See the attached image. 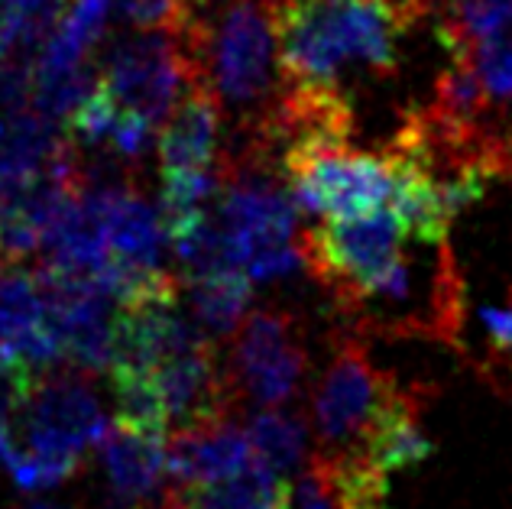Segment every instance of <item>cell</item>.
I'll return each mask as SVG.
<instances>
[{
	"instance_id": "cell-1",
	"label": "cell",
	"mask_w": 512,
	"mask_h": 509,
	"mask_svg": "<svg viewBox=\"0 0 512 509\" xmlns=\"http://www.w3.org/2000/svg\"><path fill=\"white\" fill-rule=\"evenodd\" d=\"M428 0H276L282 85L344 91L347 75H393Z\"/></svg>"
},
{
	"instance_id": "cell-2",
	"label": "cell",
	"mask_w": 512,
	"mask_h": 509,
	"mask_svg": "<svg viewBox=\"0 0 512 509\" xmlns=\"http://www.w3.org/2000/svg\"><path fill=\"white\" fill-rule=\"evenodd\" d=\"M175 36L188 52L195 85L237 117L244 137L263 130L282 95L276 0H188Z\"/></svg>"
},
{
	"instance_id": "cell-3",
	"label": "cell",
	"mask_w": 512,
	"mask_h": 509,
	"mask_svg": "<svg viewBox=\"0 0 512 509\" xmlns=\"http://www.w3.org/2000/svg\"><path fill=\"white\" fill-rule=\"evenodd\" d=\"M341 312L360 331L444 344L457 341L464 325V286L448 240L409 237L393 273L370 292L344 302Z\"/></svg>"
},
{
	"instance_id": "cell-4",
	"label": "cell",
	"mask_w": 512,
	"mask_h": 509,
	"mask_svg": "<svg viewBox=\"0 0 512 509\" xmlns=\"http://www.w3.org/2000/svg\"><path fill=\"white\" fill-rule=\"evenodd\" d=\"M402 399H409L399 390V383L380 373L357 338H341L331 364L321 377L315 399H312V419L321 458H357L389 412Z\"/></svg>"
},
{
	"instance_id": "cell-5",
	"label": "cell",
	"mask_w": 512,
	"mask_h": 509,
	"mask_svg": "<svg viewBox=\"0 0 512 509\" xmlns=\"http://www.w3.org/2000/svg\"><path fill=\"white\" fill-rule=\"evenodd\" d=\"M409 244L402 221L389 208H376L354 218H328L302 240L305 266L338 305L370 292L393 273Z\"/></svg>"
},
{
	"instance_id": "cell-6",
	"label": "cell",
	"mask_w": 512,
	"mask_h": 509,
	"mask_svg": "<svg viewBox=\"0 0 512 509\" xmlns=\"http://www.w3.org/2000/svg\"><path fill=\"white\" fill-rule=\"evenodd\" d=\"M282 179L295 208L325 218H354L386 208L396 192L393 156L354 153L350 146H318V150L282 156Z\"/></svg>"
},
{
	"instance_id": "cell-7",
	"label": "cell",
	"mask_w": 512,
	"mask_h": 509,
	"mask_svg": "<svg viewBox=\"0 0 512 509\" xmlns=\"http://www.w3.org/2000/svg\"><path fill=\"white\" fill-rule=\"evenodd\" d=\"M185 85H195L192 62L182 39L169 30H140L117 43L101 75V88L111 101L153 127L172 114Z\"/></svg>"
},
{
	"instance_id": "cell-8",
	"label": "cell",
	"mask_w": 512,
	"mask_h": 509,
	"mask_svg": "<svg viewBox=\"0 0 512 509\" xmlns=\"http://www.w3.org/2000/svg\"><path fill=\"white\" fill-rule=\"evenodd\" d=\"M234 334L231 364H227L234 396H244L256 406L289 403L308 370V354L295 318L279 308H256Z\"/></svg>"
},
{
	"instance_id": "cell-9",
	"label": "cell",
	"mask_w": 512,
	"mask_h": 509,
	"mask_svg": "<svg viewBox=\"0 0 512 509\" xmlns=\"http://www.w3.org/2000/svg\"><path fill=\"white\" fill-rule=\"evenodd\" d=\"M26 438L30 445L56 448L65 454H82L111 428V419L104 415L98 393L88 383L85 370H39L33 380V390L23 406Z\"/></svg>"
},
{
	"instance_id": "cell-10",
	"label": "cell",
	"mask_w": 512,
	"mask_h": 509,
	"mask_svg": "<svg viewBox=\"0 0 512 509\" xmlns=\"http://www.w3.org/2000/svg\"><path fill=\"white\" fill-rule=\"evenodd\" d=\"M101 464L117 509H156L166 497V432L114 422L101 438Z\"/></svg>"
},
{
	"instance_id": "cell-11",
	"label": "cell",
	"mask_w": 512,
	"mask_h": 509,
	"mask_svg": "<svg viewBox=\"0 0 512 509\" xmlns=\"http://www.w3.org/2000/svg\"><path fill=\"white\" fill-rule=\"evenodd\" d=\"M169 454V477L175 487H208L227 480L256 461L253 445L247 438V428L231 422V415L224 419H211L201 425L175 428L166 441Z\"/></svg>"
},
{
	"instance_id": "cell-12",
	"label": "cell",
	"mask_w": 512,
	"mask_h": 509,
	"mask_svg": "<svg viewBox=\"0 0 512 509\" xmlns=\"http://www.w3.org/2000/svg\"><path fill=\"white\" fill-rule=\"evenodd\" d=\"M0 360L46 370L62 360V347L46 321L39 279L17 266L0 270Z\"/></svg>"
},
{
	"instance_id": "cell-13",
	"label": "cell",
	"mask_w": 512,
	"mask_h": 509,
	"mask_svg": "<svg viewBox=\"0 0 512 509\" xmlns=\"http://www.w3.org/2000/svg\"><path fill=\"white\" fill-rule=\"evenodd\" d=\"M218 137L221 104L208 88L192 85L159 133V163L163 169H211Z\"/></svg>"
},
{
	"instance_id": "cell-14",
	"label": "cell",
	"mask_w": 512,
	"mask_h": 509,
	"mask_svg": "<svg viewBox=\"0 0 512 509\" xmlns=\"http://www.w3.org/2000/svg\"><path fill=\"white\" fill-rule=\"evenodd\" d=\"M250 276L240 270H214L205 276H188V315L208 334L221 341L240 328L250 308Z\"/></svg>"
},
{
	"instance_id": "cell-15",
	"label": "cell",
	"mask_w": 512,
	"mask_h": 509,
	"mask_svg": "<svg viewBox=\"0 0 512 509\" xmlns=\"http://www.w3.org/2000/svg\"><path fill=\"white\" fill-rule=\"evenodd\" d=\"M198 509H289L292 487L273 467L253 461L247 471L208 487H182Z\"/></svg>"
},
{
	"instance_id": "cell-16",
	"label": "cell",
	"mask_w": 512,
	"mask_h": 509,
	"mask_svg": "<svg viewBox=\"0 0 512 509\" xmlns=\"http://www.w3.org/2000/svg\"><path fill=\"white\" fill-rule=\"evenodd\" d=\"M247 438L253 445L256 461L273 467L276 474H292L308 464V428L302 415L282 412L276 406H263L250 415Z\"/></svg>"
},
{
	"instance_id": "cell-17",
	"label": "cell",
	"mask_w": 512,
	"mask_h": 509,
	"mask_svg": "<svg viewBox=\"0 0 512 509\" xmlns=\"http://www.w3.org/2000/svg\"><path fill=\"white\" fill-rule=\"evenodd\" d=\"M441 43L467 49L493 36H512V0H441Z\"/></svg>"
},
{
	"instance_id": "cell-18",
	"label": "cell",
	"mask_w": 512,
	"mask_h": 509,
	"mask_svg": "<svg viewBox=\"0 0 512 509\" xmlns=\"http://www.w3.org/2000/svg\"><path fill=\"white\" fill-rule=\"evenodd\" d=\"M7 471L13 477V484L20 490H46V487H56L62 480H69L82 458H75V454H65V451H56V448H43V445H30V441H23L17 448L13 445L10 454H7Z\"/></svg>"
},
{
	"instance_id": "cell-19",
	"label": "cell",
	"mask_w": 512,
	"mask_h": 509,
	"mask_svg": "<svg viewBox=\"0 0 512 509\" xmlns=\"http://www.w3.org/2000/svg\"><path fill=\"white\" fill-rule=\"evenodd\" d=\"M470 62V69L477 72L483 91L490 95L493 104L512 101V36H493L470 43L467 49H454Z\"/></svg>"
},
{
	"instance_id": "cell-20",
	"label": "cell",
	"mask_w": 512,
	"mask_h": 509,
	"mask_svg": "<svg viewBox=\"0 0 512 509\" xmlns=\"http://www.w3.org/2000/svg\"><path fill=\"white\" fill-rule=\"evenodd\" d=\"M289 509H338L331 480H328L325 471H321V464L315 458H308L305 474L299 477V484L292 487Z\"/></svg>"
},
{
	"instance_id": "cell-21",
	"label": "cell",
	"mask_w": 512,
	"mask_h": 509,
	"mask_svg": "<svg viewBox=\"0 0 512 509\" xmlns=\"http://www.w3.org/2000/svg\"><path fill=\"white\" fill-rule=\"evenodd\" d=\"M23 509H52V506H46V503H30V506H23Z\"/></svg>"
}]
</instances>
